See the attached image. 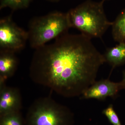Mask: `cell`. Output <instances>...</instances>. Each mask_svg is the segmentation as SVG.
<instances>
[{
  "label": "cell",
  "instance_id": "cell-6",
  "mask_svg": "<svg viewBox=\"0 0 125 125\" xmlns=\"http://www.w3.org/2000/svg\"><path fill=\"white\" fill-rule=\"evenodd\" d=\"M124 89L125 84L122 80L115 83L108 78L95 81L81 96L84 99L103 100L108 97H115L121 90Z\"/></svg>",
  "mask_w": 125,
  "mask_h": 125
},
{
  "label": "cell",
  "instance_id": "cell-14",
  "mask_svg": "<svg viewBox=\"0 0 125 125\" xmlns=\"http://www.w3.org/2000/svg\"><path fill=\"white\" fill-rule=\"evenodd\" d=\"M122 81L125 84V70L122 72Z\"/></svg>",
  "mask_w": 125,
  "mask_h": 125
},
{
  "label": "cell",
  "instance_id": "cell-4",
  "mask_svg": "<svg viewBox=\"0 0 125 125\" xmlns=\"http://www.w3.org/2000/svg\"><path fill=\"white\" fill-rule=\"evenodd\" d=\"M73 113L67 107L49 97L40 98L30 106L25 125H73Z\"/></svg>",
  "mask_w": 125,
  "mask_h": 125
},
{
  "label": "cell",
  "instance_id": "cell-17",
  "mask_svg": "<svg viewBox=\"0 0 125 125\" xmlns=\"http://www.w3.org/2000/svg\"><path fill=\"white\" fill-rule=\"evenodd\" d=\"M105 1L107 0H105Z\"/></svg>",
  "mask_w": 125,
  "mask_h": 125
},
{
  "label": "cell",
  "instance_id": "cell-15",
  "mask_svg": "<svg viewBox=\"0 0 125 125\" xmlns=\"http://www.w3.org/2000/svg\"><path fill=\"white\" fill-rule=\"evenodd\" d=\"M46 0L52 2H57L60 0Z\"/></svg>",
  "mask_w": 125,
  "mask_h": 125
},
{
  "label": "cell",
  "instance_id": "cell-12",
  "mask_svg": "<svg viewBox=\"0 0 125 125\" xmlns=\"http://www.w3.org/2000/svg\"><path fill=\"white\" fill-rule=\"evenodd\" d=\"M33 0H0V10L10 8L13 11L27 9Z\"/></svg>",
  "mask_w": 125,
  "mask_h": 125
},
{
  "label": "cell",
  "instance_id": "cell-5",
  "mask_svg": "<svg viewBox=\"0 0 125 125\" xmlns=\"http://www.w3.org/2000/svg\"><path fill=\"white\" fill-rule=\"evenodd\" d=\"M28 41V32L16 24L11 16L1 19L0 51L15 53L24 49Z\"/></svg>",
  "mask_w": 125,
  "mask_h": 125
},
{
  "label": "cell",
  "instance_id": "cell-3",
  "mask_svg": "<svg viewBox=\"0 0 125 125\" xmlns=\"http://www.w3.org/2000/svg\"><path fill=\"white\" fill-rule=\"evenodd\" d=\"M70 28L67 12L55 11L36 17L29 22L28 41L30 47L35 50L67 33Z\"/></svg>",
  "mask_w": 125,
  "mask_h": 125
},
{
  "label": "cell",
  "instance_id": "cell-9",
  "mask_svg": "<svg viewBox=\"0 0 125 125\" xmlns=\"http://www.w3.org/2000/svg\"><path fill=\"white\" fill-rule=\"evenodd\" d=\"M106 62L114 68L125 64V42H119L115 46L108 48L104 54Z\"/></svg>",
  "mask_w": 125,
  "mask_h": 125
},
{
  "label": "cell",
  "instance_id": "cell-2",
  "mask_svg": "<svg viewBox=\"0 0 125 125\" xmlns=\"http://www.w3.org/2000/svg\"><path fill=\"white\" fill-rule=\"evenodd\" d=\"M105 1L87 0L70 10L67 13L71 28L90 38H101L113 23L105 14Z\"/></svg>",
  "mask_w": 125,
  "mask_h": 125
},
{
  "label": "cell",
  "instance_id": "cell-13",
  "mask_svg": "<svg viewBox=\"0 0 125 125\" xmlns=\"http://www.w3.org/2000/svg\"><path fill=\"white\" fill-rule=\"evenodd\" d=\"M102 114L113 125H122L112 104H110L104 109Z\"/></svg>",
  "mask_w": 125,
  "mask_h": 125
},
{
  "label": "cell",
  "instance_id": "cell-11",
  "mask_svg": "<svg viewBox=\"0 0 125 125\" xmlns=\"http://www.w3.org/2000/svg\"><path fill=\"white\" fill-rule=\"evenodd\" d=\"M24 123L20 111L0 116V125H24Z\"/></svg>",
  "mask_w": 125,
  "mask_h": 125
},
{
  "label": "cell",
  "instance_id": "cell-1",
  "mask_svg": "<svg viewBox=\"0 0 125 125\" xmlns=\"http://www.w3.org/2000/svg\"><path fill=\"white\" fill-rule=\"evenodd\" d=\"M91 39L67 33L35 49L29 68L32 80L65 97L81 96L106 62Z\"/></svg>",
  "mask_w": 125,
  "mask_h": 125
},
{
  "label": "cell",
  "instance_id": "cell-10",
  "mask_svg": "<svg viewBox=\"0 0 125 125\" xmlns=\"http://www.w3.org/2000/svg\"><path fill=\"white\" fill-rule=\"evenodd\" d=\"M112 27L114 40L118 43L125 42V9L113 22Z\"/></svg>",
  "mask_w": 125,
  "mask_h": 125
},
{
  "label": "cell",
  "instance_id": "cell-16",
  "mask_svg": "<svg viewBox=\"0 0 125 125\" xmlns=\"http://www.w3.org/2000/svg\"></svg>",
  "mask_w": 125,
  "mask_h": 125
},
{
  "label": "cell",
  "instance_id": "cell-8",
  "mask_svg": "<svg viewBox=\"0 0 125 125\" xmlns=\"http://www.w3.org/2000/svg\"><path fill=\"white\" fill-rule=\"evenodd\" d=\"M18 62L15 53L0 51V85L5 84L6 81L13 75Z\"/></svg>",
  "mask_w": 125,
  "mask_h": 125
},
{
  "label": "cell",
  "instance_id": "cell-7",
  "mask_svg": "<svg viewBox=\"0 0 125 125\" xmlns=\"http://www.w3.org/2000/svg\"><path fill=\"white\" fill-rule=\"evenodd\" d=\"M22 108L21 94L18 89L0 85V116L21 111Z\"/></svg>",
  "mask_w": 125,
  "mask_h": 125
}]
</instances>
